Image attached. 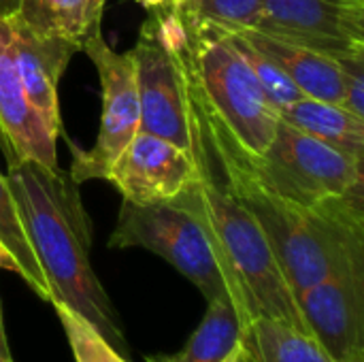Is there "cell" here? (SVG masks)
<instances>
[{
	"label": "cell",
	"mask_w": 364,
	"mask_h": 362,
	"mask_svg": "<svg viewBox=\"0 0 364 362\" xmlns=\"http://www.w3.org/2000/svg\"><path fill=\"white\" fill-rule=\"evenodd\" d=\"M192 156L196 175L175 201L196 209L209 226L241 301V333L258 316L277 318L309 333L296 294L288 286L260 224L224 186L196 139Z\"/></svg>",
	"instance_id": "3957f363"
},
{
	"label": "cell",
	"mask_w": 364,
	"mask_h": 362,
	"mask_svg": "<svg viewBox=\"0 0 364 362\" xmlns=\"http://www.w3.org/2000/svg\"><path fill=\"white\" fill-rule=\"evenodd\" d=\"M190 4H192V0H168V6L166 9H171V11H175V13H186L188 9H190Z\"/></svg>",
	"instance_id": "f1b7e54d"
},
{
	"label": "cell",
	"mask_w": 364,
	"mask_h": 362,
	"mask_svg": "<svg viewBox=\"0 0 364 362\" xmlns=\"http://www.w3.org/2000/svg\"><path fill=\"white\" fill-rule=\"evenodd\" d=\"M239 34L254 49L269 55L296 83L303 96L343 105V81L337 58L284 38H275L260 30H241Z\"/></svg>",
	"instance_id": "5bb4252c"
},
{
	"label": "cell",
	"mask_w": 364,
	"mask_h": 362,
	"mask_svg": "<svg viewBox=\"0 0 364 362\" xmlns=\"http://www.w3.org/2000/svg\"><path fill=\"white\" fill-rule=\"evenodd\" d=\"M331 58L364 51V0H262L258 28Z\"/></svg>",
	"instance_id": "9c48e42d"
},
{
	"label": "cell",
	"mask_w": 364,
	"mask_h": 362,
	"mask_svg": "<svg viewBox=\"0 0 364 362\" xmlns=\"http://www.w3.org/2000/svg\"><path fill=\"white\" fill-rule=\"evenodd\" d=\"M0 241L13 252V256L17 258L19 267H21V280L23 284L45 303L51 305V290L49 284L45 280V273L32 252V245L23 233L15 201L11 196L6 177L0 173Z\"/></svg>",
	"instance_id": "d6986e66"
},
{
	"label": "cell",
	"mask_w": 364,
	"mask_h": 362,
	"mask_svg": "<svg viewBox=\"0 0 364 362\" xmlns=\"http://www.w3.org/2000/svg\"><path fill=\"white\" fill-rule=\"evenodd\" d=\"M262 0H192L186 13H177L186 28L213 30L222 34L256 30Z\"/></svg>",
	"instance_id": "ffe728a7"
},
{
	"label": "cell",
	"mask_w": 364,
	"mask_h": 362,
	"mask_svg": "<svg viewBox=\"0 0 364 362\" xmlns=\"http://www.w3.org/2000/svg\"><path fill=\"white\" fill-rule=\"evenodd\" d=\"M250 162L264 186L307 207L364 190L363 158H354L282 119L269 149Z\"/></svg>",
	"instance_id": "8992f818"
},
{
	"label": "cell",
	"mask_w": 364,
	"mask_h": 362,
	"mask_svg": "<svg viewBox=\"0 0 364 362\" xmlns=\"http://www.w3.org/2000/svg\"><path fill=\"white\" fill-rule=\"evenodd\" d=\"M186 30L188 38L179 53L188 75L190 102L205 119L226 132L243 154L260 158L279 126L277 111L226 34Z\"/></svg>",
	"instance_id": "277c9868"
},
{
	"label": "cell",
	"mask_w": 364,
	"mask_h": 362,
	"mask_svg": "<svg viewBox=\"0 0 364 362\" xmlns=\"http://www.w3.org/2000/svg\"><path fill=\"white\" fill-rule=\"evenodd\" d=\"M241 337V320L228 299L207 301V312L175 354H149L145 362H222Z\"/></svg>",
	"instance_id": "2e32d148"
},
{
	"label": "cell",
	"mask_w": 364,
	"mask_h": 362,
	"mask_svg": "<svg viewBox=\"0 0 364 362\" xmlns=\"http://www.w3.org/2000/svg\"><path fill=\"white\" fill-rule=\"evenodd\" d=\"M279 119L354 158H364V117L343 105L303 96L282 109Z\"/></svg>",
	"instance_id": "9a60e30c"
},
{
	"label": "cell",
	"mask_w": 364,
	"mask_h": 362,
	"mask_svg": "<svg viewBox=\"0 0 364 362\" xmlns=\"http://www.w3.org/2000/svg\"><path fill=\"white\" fill-rule=\"evenodd\" d=\"M190 111L194 139L224 186L260 224L294 294L364 260L363 192L326 198L311 207L294 203L260 181L250 156L226 132L205 119L192 105Z\"/></svg>",
	"instance_id": "6da1fadb"
},
{
	"label": "cell",
	"mask_w": 364,
	"mask_h": 362,
	"mask_svg": "<svg viewBox=\"0 0 364 362\" xmlns=\"http://www.w3.org/2000/svg\"><path fill=\"white\" fill-rule=\"evenodd\" d=\"M222 362H258V356H256L254 348L243 337H239V341L232 346V350L224 356Z\"/></svg>",
	"instance_id": "cb8c5ba5"
},
{
	"label": "cell",
	"mask_w": 364,
	"mask_h": 362,
	"mask_svg": "<svg viewBox=\"0 0 364 362\" xmlns=\"http://www.w3.org/2000/svg\"><path fill=\"white\" fill-rule=\"evenodd\" d=\"M309 333L335 362H364V260L296 294Z\"/></svg>",
	"instance_id": "30bf717a"
},
{
	"label": "cell",
	"mask_w": 364,
	"mask_h": 362,
	"mask_svg": "<svg viewBox=\"0 0 364 362\" xmlns=\"http://www.w3.org/2000/svg\"><path fill=\"white\" fill-rule=\"evenodd\" d=\"M241 337L254 348L258 362H335L311 333L277 318H254Z\"/></svg>",
	"instance_id": "e0dca14e"
},
{
	"label": "cell",
	"mask_w": 364,
	"mask_h": 362,
	"mask_svg": "<svg viewBox=\"0 0 364 362\" xmlns=\"http://www.w3.org/2000/svg\"><path fill=\"white\" fill-rule=\"evenodd\" d=\"M105 4H107V0H90V4H87V36L94 32H100Z\"/></svg>",
	"instance_id": "d4e9b609"
},
{
	"label": "cell",
	"mask_w": 364,
	"mask_h": 362,
	"mask_svg": "<svg viewBox=\"0 0 364 362\" xmlns=\"http://www.w3.org/2000/svg\"><path fill=\"white\" fill-rule=\"evenodd\" d=\"M81 51L87 53V58L98 70L102 115L98 139L92 149L83 151L68 143L73 151V164L68 175L75 183L105 179L117 156L141 130L139 92L130 51L119 53L111 49L109 43L102 38V32L90 34L83 41Z\"/></svg>",
	"instance_id": "52a82bcc"
},
{
	"label": "cell",
	"mask_w": 364,
	"mask_h": 362,
	"mask_svg": "<svg viewBox=\"0 0 364 362\" xmlns=\"http://www.w3.org/2000/svg\"><path fill=\"white\" fill-rule=\"evenodd\" d=\"M343 81V107L364 117V51L337 58Z\"/></svg>",
	"instance_id": "603a6c76"
},
{
	"label": "cell",
	"mask_w": 364,
	"mask_h": 362,
	"mask_svg": "<svg viewBox=\"0 0 364 362\" xmlns=\"http://www.w3.org/2000/svg\"><path fill=\"white\" fill-rule=\"evenodd\" d=\"M58 137L32 107L17 73L6 19L0 17V149L9 164L34 160L47 169H60Z\"/></svg>",
	"instance_id": "4fadbf2b"
},
{
	"label": "cell",
	"mask_w": 364,
	"mask_h": 362,
	"mask_svg": "<svg viewBox=\"0 0 364 362\" xmlns=\"http://www.w3.org/2000/svg\"><path fill=\"white\" fill-rule=\"evenodd\" d=\"M109 247H141L177 269L207 301L228 299L241 320V301L220 258L209 226L196 209L181 201L136 205L122 203Z\"/></svg>",
	"instance_id": "5b68a950"
},
{
	"label": "cell",
	"mask_w": 364,
	"mask_h": 362,
	"mask_svg": "<svg viewBox=\"0 0 364 362\" xmlns=\"http://www.w3.org/2000/svg\"><path fill=\"white\" fill-rule=\"evenodd\" d=\"M0 350L11 352V346H9V339H6V331H4V322H2V307H0Z\"/></svg>",
	"instance_id": "f546056e"
},
{
	"label": "cell",
	"mask_w": 364,
	"mask_h": 362,
	"mask_svg": "<svg viewBox=\"0 0 364 362\" xmlns=\"http://www.w3.org/2000/svg\"><path fill=\"white\" fill-rule=\"evenodd\" d=\"M143 9H147L149 13H154V11H162V9H166L168 6V0H136Z\"/></svg>",
	"instance_id": "83f0119b"
},
{
	"label": "cell",
	"mask_w": 364,
	"mask_h": 362,
	"mask_svg": "<svg viewBox=\"0 0 364 362\" xmlns=\"http://www.w3.org/2000/svg\"><path fill=\"white\" fill-rule=\"evenodd\" d=\"M9 26V41L23 90L55 137H64L58 85L79 45L62 36L43 34L30 28L17 13L4 17Z\"/></svg>",
	"instance_id": "7c38bea8"
},
{
	"label": "cell",
	"mask_w": 364,
	"mask_h": 362,
	"mask_svg": "<svg viewBox=\"0 0 364 362\" xmlns=\"http://www.w3.org/2000/svg\"><path fill=\"white\" fill-rule=\"evenodd\" d=\"M179 49L164 43L158 32L156 17L149 13V19L139 30V38L130 49V55L134 62L141 130L192 151L194 134L188 75Z\"/></svg>",
	"instance_id": "ba28073f"
},
{
	"label": "cell",
	"mask_w": 364,
	"mask_h": 362,
	"mask_svg": "<svg viewBox=\"0 0 364 362\" xmlns=\"http://www.w3.org/2000/svg\"><path fill=\"white\" fill-rule=\"evenodd\" d=\"M0 362H13V354L6 350H0Z\"/></svg>",
	"instance_id": "4dcf8cb0"
},
{
	"label": "cell",
	"mask_w": 364,
	"mask_h": 362,
	"mask_svg": "<svg viewBox=\"0 0 364 362\" xmlns=\"http://www.w3.org/2000/svg\"><path fill=\"white\" fill-rule=\"evenodd\" d=\"M23 0H0V17H9L19 11Z\"/></svg>",
	"instance_id": "4316f807"
},
{
	"label": "cell",
	"mask_w": 364,
	"mask_h": 362,
	"mask_svg": "<svg viewBox=\"0 0 364 362\" xmlns=\"http://www.w3.org/2000/svg\"><path fill=\"white\" fill-rule=\"evenodd\" d=\"M90 0H23L17 15L43 34L62 36L75 45L87 38Z\"/></svg>",
	"instance_id": "ac0fdd59"
},
{
	"label": "cell",
	"mask_w": 364,
	"mask_h": 362,
	"mask_svg": "<svg viewBox=\"0 0 364 362\" xmlns=\"http://www.w3.org/2000/svg\"><path fill=\"white\" fill-rule=\"evenodd\" d=\"M226 36L232 41V45L239 49V53L243 55V60L252 68L256 81L260 83L264 96L269 98V102L273 105L277 115H279L282 109H286L288 105H292L299 98H303V92L296 87V83L269 55H264L262 51L254 49L239 32H230Z\"/></svg>",
	"instance_id": "44dd1931"
},
{
	"label": "cell",
	"mask_w": 364,
	"mask_h": 362,
	"mask_svg": "<svg viewBox=\"0 0 364 362\" xmlns=\"http://www.w3.org/2000/svg\"><path fill=\"white\" fill-rule=\"evenodd\" d=\"M0 269L2 271H9V273H15V275H23L21 273V267H19V262H17V258L13 256V252L0 241Z\"/></svg>",
	"instance_id": "484cf974"
},
{
	"label": "cell",
	"mask_w": 364,
	"mask_h": 362,
	"mask_svg": "<svg viewBox=\"0 0 364 362\" xmlns=\"http://www.w3.org/2000/svg\"><path fill=\"white\" fill-rule=\"evenodd\" d=\"M192 151L139 130L109 169L105 181L113 183L128 203L154 205L175 201L194 179Z\"/></svg>",
	"instance_id": "8fae6325"
},
{
	"label": "cell",
	"mask_w": 364,
	"mask_h": 362,
	"mask_svg": "<svg viewBox=\"0 0 364 362\" xmlns=\"http://www.w3.org/2000/svg\"><path fill=\"white\" fill-rule=\"evenodd\" d=\"M53 309L75 362H130L128 356L119 354L83 316L62 303H53Z\"/></svg>",
	"instance_id": "7402d4cb"
},
{
	"label": "cell",
	"mask_w": 364,
	"mask_h": 362,
	"mask_svg": "<svg viewBox=\"0 0 364 362\" xmlns=\"http://www.w3.org/2000/svg\"><path fill=\"white\" fill-rule=\"evenodd\" d=\"M4 177L23 233L49 284L51 305L70 307L119 354L128 356L124 326L90 260L92 222L73 177L34 160L9 164Z\"/></svg>",
	"instance_id": "7a4b0ae2"
}]
</instances>
